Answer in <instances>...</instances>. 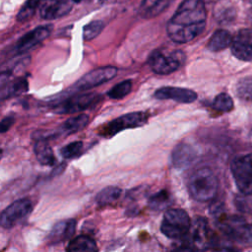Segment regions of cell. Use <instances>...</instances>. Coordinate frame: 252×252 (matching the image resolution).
Listing matches in <instances>:
<instances>
[{
	"mask_svg": "<svg viewBox=\"0 0 252 252\" xmlns=\"http://www.w3.org/2000/svg\"><path fill=\"white\" fill-rule=\"evenodd\" d=\"M250 18H251V20H252V11H251V16H250Z\"/></svg>",
	"mask_w": 252,
	"mask_h": 252,
	"instance_id": "74e56055",
	"label": "cell"
},
{
	"mask_svg": "<svg viewBox=\"0 0 252 252\" xmlns=\"http://www.w3.org/2000/svg\"><path fill=\"white\" fill-rule=\"evenodd\" d=\"M132 89V83L129 80L122 81L121 83L115 85L113 88L110 89V91L107 93L108 96L113 99H120L124 97L126 94L130 93Z\"/></svg>",
	"mask_w": 252,
	"mask_h": 252,
	"instance_id": "83f0119b",
	"label": "cell"
},
{
	"mask_svg": "<svg viewBox=\"0 0 252 252\" xmlns=\"http://www.w3.org/2000/svg\"><path fill=\"white\" fill-rule=\"evenodd\" d=\"M220 229L230 238L241 243L252 242V225L247 223L243 218L231 216L224 218L220 223Z\"/></svg>",
	"mask_w": 252,
	"mask_h": 252,
	"instance_id": "8992f818",
	"label": "cell"
},
{
	"mask_svg": "<svg viewBox=\"0 0 252 252\" xmlns=\"http://www.w3.org/2000/svg\"><path fill=\"white\" fill-rule=\"evenodd\" d=\"M232 54L244 61H252V29L240 30L230 44Z\"/></svg>",
	"mask_w": 252,
	"mask_h": 252,
	"instance_id": "7c38bea8",
	"label": "cell"
},
{
	"mask_svg": "<svg viewBox=\"0 0 252 252\" xmlns=\"http://www.w3.org/2000/svg\"><path fill=\"white\" fill-rule=\"evenodd\" d=\"M74 2H76V3H79V2H81V1H83V0H73Z\"/></svg>",
	"mask_w": 252,
	"mask_h": 252,
	"instance_id": "d590c367",
	"label": "cell"
},
{
	"mask_svg": "<svg viewBox=\"0 0 252 252\" xmlns=\"http://www.w3.org/2000/svg\"><path fill=\"white\" fill-rule=\"evenodd\" d=\"M204 2H206V3H213V2H215V1H217V0H203Z\"/></svg>",
	"mask_w": 252,
	"mask_h": 252,
	"instance_id": "e575fe53",
	"label": "cell"
},
{
	"mask_svg": "<svg viewBox=\"0 0 252 252\" xmlns=\"http://www.w3.org/2000/svg\"><path fill=\"white\" fill-rule=\"evenodd\" d=\"M248 2H250V3H252V0H247Z\"/></svg>",
	"mask_w": 252,
	"mask_h": 252,
	"instance_id": "f35d334b",
	"label": "cell"
},
{
	"mask_svg": "<svg viewBox=\"0 0 252 252\" xmlns=\"http://www.w3.org/2000/svg\"><path fill=\"white\" fill-rule=\"evenodd\" d=\"M76 222L74 220H67L57 222L51 232L48 235V240L50 243H58L66 240L70 236L73 235L75 231Z\"/></svg>",
	"mask_w": 252,
	"mask_h": 252,
	"instance_id": "2e32d148",
	"label": "cell"
},
{
	"mask_svg": "<svg viewBox=\"0 0 252 252\" xmlns=\"http://www.w3.org/2000/svg\"><path fill=\"white\" fill-rule=\"evenodd\" d=\"M28 90V82L24 78L17 79L13 82H6L2 84L1 97L2 99L19 95Z\"/></svg>",
	"mask_w": 252,
	"mask_h": 252,
	"instance_id": "7402d4cb",
	"label": "cell"
},
{
	"mask_svg": "<svg viewBox=\"0 0 252 252\" xmlns=\"http://www.w3.org/2000/svg\"><path fill=\"white\" fill-rule=\"evenodd\" d=\"M231 172L240 193L252 194V155L235 158L231 161Z\"/></svg>",
	"mask_w": 252,
	"mask_h": 252,
	"instance_id": "5b68a950",
	"label": "cell"
},
{
	"mask_svg": "<svg viewBox=\"0 0 252 252\" xmlns=\"http://www.w3.org/2000/svg\"><path fill=\"white\" fill-rule=\"evenodd\" d=\"M154 95L158 99H172L181 103H191L197 98L194 91L178 87H162L158 89Z\"/></svg>",
	"mask_w": 252,
	"mask_h": 252,
	"instance_id": "5bb4252c",
	"label": "cell"
},
{
	"mask_svg": "<svg viewBox=\"0 0 252 252\" xmlns=\"http://www.w3.org/2000/svg\"><path fill=\"white\" fill-rule=\"evenodd\" d=\"M99 98H100V95L94 93L77 94L75 96H71L70 98L56 105L54 108V111L59 114L77 113L79 111L87 109L90 106L95 104L99 100Z\"/></svg>",
	"mask_w": 252,
	"mask_h": 252,
	"instance_id": "8fae6325",
	"label": "cell"
},
{
	"mask_svg": "<svg viewBox=\"0 0 252 252\" xmlns=\"http://www.w3.org/2000/svg\"><path fill=\"white\" fill-rule=\"evenodd\" d=\"M236 207L245 212H252V194L249 195H243L239 196L235 200Z\"/></svg>",
	"mask_w": 252,
	"mask_h": 252,
	"instance_id": "4dcf8cb0",
	"label": "cell"
},
{
	"mask_svg": "<svg viewBox=\"0 0 252 252\" xmlns=\"http://www.w3.org/2000/svg\"><path fill=\"white\" fill-rule=\"evenodd\" d=\"M82 151H83V143L80 141H75V142L68 144L64 148H62L61 155L65 158H74L80 156Z\"/></svg>",
	"mask_w": 252,
	"mask_h": 252,
	"instance_id": "f546056e",
	"label": "cell"
},
{
	"mask_svg": "<svg viewBox=\"0 0 252 252\" xmlns=\"http://www.w3.org/2000/svg\"><path fill=\"white\" fill-rule=\"evenodd\" d=\"M72 10L69 0H44L39 7L40 16L46 20H54L67 15Z\"/></svg>",
	"mask_w": 252,
	"mask_h": 252,
	"instance_id": "9a60e30c",
	"label": "cell"
},
{
	"mask_svg": "<svg viewBox=\"0 0 252 252\" xmlns=\"http://www.w3.org/2000/svg\"><path fill=\"white\" fill-rule=\"evenodd\" d=\"M147 120H148V116L144 112L127 113L103 125L100 130V134L105 137H111L124 129L140 127L146 124Z\"/></svg>",
	"mask_w": 252,
	"mask_h": 252,
	"instance_id": "52a82bcc",
	"label": "cell"
},
{
	"mask_svg": "<svg viewBox=\"0 0 252 252\" xmlns=\"http://www.w3.org/2000/svg\"><path fill=\"white\" fill-rule=\"evenodd\" d=\"M66 252H97V246L93 238L81 235L70 241Z\"/></svg>",
	"mask_w": 252,
	"mask_h": 252,
	"instance_id": "d6986e66",
	"label": "cell"
},
{
	"mask_svg": "<svg viewBox=\"0 0 252 252\" xmlns=\"http://www.w3.org/2000/svg\"><path fill=\"white\" fill-rule=\"evenodd\" d=\"M100 1H106V0H100Z\"/></svg>",
	"mask_w": 252,
	"mask_h": 252,
	"instance_id": "ab89813d",
	"label": "cell"
},
{
	"mask_svg": "<svg viewBox=\"0 0 252 252\" xmlns=\"http://www.w3.org/2000/svg\"><path fill=\"white\" fill-rule=\"evenodd\" d=\"M231 34L225 30L216 31L208 41L207 47L211 51H220L231 44Z\"/></svg>",
	"mask_w": 252,
	"mask_h": 252,
	"instance_id": "ffe728a7",
	"label": "cell"
},
{
	"mask_svg": "<svg viewBox=\"0 0 252 252\" xmlns=\"http://www.w3.org/2000/svg\"><path fill=\"white\" fill-rule=\"evenodd\" d=\"M236 95L244 101H252V77H245L238 81L235 87Z\"/></svg>",
	"mask_w": 252,
	"mask_h": 252,
	"instance_id": "d4e9b609",
	"label": "cell"
},
{
	"mask_svg": "<svg viewBox=\"0 0 252 252\" xmlns=\"http://www.w3.org/2000/svg\"><path fill=\"white\" fill-rule=\"evenodd\" d=\"M167 194L165 191H161L158 194L154 195L151 198L150 204L152 207L156 208V209H160L164 206V204H166V200H167Z\"/></svg>",
	"mask_w": 252,
	"mask_h": 252,
	"instance_id": "1f68e13d",
	"label": "cell"
},
{
	"mask_svg": "<svg viewBox=\"0 0 252 252\" xmlns=\"http://www.w3.org/2000/svg\"><path fill=\"white\" fill-rule=\"evenodd\" d=\"M250 139H251V141H252V131H251V133H250Z\"/></svg>",
	"mask_w": 252,
	"mask_h": 252,
	"instance_id": "8d00e7d4",
	"label": "cell"
},
{
	"mask_svg": "<svg viewBox=\"0 0 252 252\" xmlns=\"http://www.w3.org/2000/svg\"><path fill=\"white\" fill-rule=\"evenodd\" d=\"M34 154L37 160L43 165H53L55 157L51 147L44 140H38L34 145Z\"/></svg>",
	"mask_w": 252,
	"mask_h": 252,
	"instance_id": "44dd1931",
	"label": "cell"
},
{
	"mask_svg": "<svg viewBox=\"0 0 252 252\" xmlns=\"http://www.w3.org/2000/svg\"><path fill=\"white\" fill-rule=\"evenodd\" d=\"M195 158L194 150L187 144L181 143L172 151V163L175 167L183 168L188 166Z\"/></svg>",
	"mask_w": 252,
	"mask_h": 252,
	"instance_id": "e0dca14e",
	"label": "cell"
},
{
	"mask_svg": "<svg viewBox=\"0 0 252 252\" xmlns=\"http://www.w3.org/2000/svg\"><path fill=\"white\" fill-rule=\"evenodd\" d=\"M52 26H40L24 34L15 45L16 53H24L44 40L51 32Z\"/></svg>",
	"mask_w": 252,
	"mask_h": 252,
	"instance_id": "4fadbf2b",
	"label": "cell"
},
{
	"mask_svg": "<svg viewBox=\"0 0 252 252\" xmlns=\"http://www.w3.org/2000/svg\"><path fill=\"white\" fill-rule=\"evenodd\" d=\"M32 204L29 199H20L8 206L1 214V226L11 228L31 213Z\"/></svg>",
	"mask_w": 252,
	"mask_h": 252,
	"instance_id": "9c48e42d",
	"label": "cell"
},
{
	"mask_svg": "<svg viewBox=\"0 0 252 252\" xmlns=\"http://www.w3.org/2000/svg\"><path fill=\"white\" fill-rule=\"evenodd\" d=\"M172 252H193V250L189 247L186 246H182V247H178L176 249H174Z\"/></svg>",
	"mask_w": 252,
	"mask_h": 252,
	"instance_id": "836d02e7",
	"label": "cell"
},
{
	"mask_svg": "<svg viewBox=\"0 0 252 252\" xmlns=\"http://www.w3.org/2000/svg\"><path fill=\"white\" fill-rule=\"evenodd\" d=\"M14 123V117L12 116H7L5 117L2 121H1V132L4 133L7 130H9V128L12 126V124Z\"/></svg>",
	"mask_w": 252,
	"mask_h": 252,
	"instance_id": "d6a6232c",
	"label": "cell"
},
{
	"mask_svg": "<svg viewBox=\"0 0 252 252\" xmlns=\"http://www.w3.org/2000/svg\"><path fill=\"white\" fill-rule=\"evenodd\" d=\"M185 54L181 50H155L149 56L151 69L159 75H168L176 71L184 62Z\"/></svg>",
	"mask_w": 252,
	"mask_h": 252,
	"instance_id": "277c9868",
	"label": "cell"
},
{
	"mask_svg": "<svg viewBox=\"0 0 252 252\" xmlns=\"http://www.w3.org/2000/svg\"><path fill=\"white\" fill-rule=\"evenodd\" d=\"M212 106L219 112H228L233 108V101L227 94L221 93L215 97Z\"/></svg>",
	"mask_w": 252,
	"mask_h": 252,
	"instance_id": "484cf974",
	"label": "cell"
},
{
	"mask_svg": "<svg viewBox=\"0 0 252 252\" xmlns=\"http://www.w3.org/2000/svg\"><path fill=\"white\" fill-rule=\"evenodd\" d=\"M121 194V189L118 187H106L102 189L95 198V201L98 205L100 206H105L114 203L118 198L120 197Z\"/></svg>",
	"mask_w": 252,
	"mask_h": 252,
	"instance_id": "cb8c5ba5",
	"label": "cell"
},
{
	"mask_svg": "<svg viewBox=\"0 0 252 252\" xmlns=\"http://www.w3.org/2000/svg\"><path fill=\"white\" fill-rule=\"evenodd\" d=\"M89 123V116L87 114H79L67 119L62 125V131L65 134H73L84 129Z\"/></svg>",
	"mask_w": 252,
	"mask_h": 252,
	"instance_id": "603a6c76",
	"label": "cell"
},
{
	"mask_svg": "<svg viewBox=\"0 0 252 252\" xmlns=\"http://www.w3.org/2000/svg\"><path fill=\"white\" fill-rule=\"evenodd\" d=\"M103 29V23L99 20L92 21L88 25L84 27L83 30V37L85 40H91L96 37Z\"/></svg>",
	"mask_w": 252,
	"mask_h": 252,
	"instance_id": "f1b7e54d",
	"label": "cell"
},
{
	"mask_svg": "<svg viewBox=\"0 0 252 252\" xmlns=\"http://www.w3.org/2000/svg\"><path fill=\"white\" fill-rule=\"evenodd\" d=\"M207 12L203 0H183L167 23L169 38L177 43L192 41L206 28Z\"/></svg>",
	"mask_w": 252,
	"mask_h": 252,
	"instance_id": "6da1fadb",
	"label": "cell"
},
{
	"mask_svg": "<svg viewBox=\"0 0 252 252\" xmlns=\"http://www.w3.org/2000/svg\"><path fill=\"white\" fill-rule=\"evenodd\" d=\"M117 69L113 66L99 67L84 75L74 86L75 91H86L97 87L116 76Z\"/></svg>",
	"mask_w": 252,
	"mask_h": 252,
	"instance_id": "30bf717a",
	"label": "cell"
},
{
	"mask_svg": "<svg viewBox=\"0 0 252 252\" xmlns=\"http://www.w3.org/2000/svg\"><path fill=\"white\" fill-rule=\"evenodd\" d=\"M43 1L44 0H27L17 15L18 21L23 22L29 20L34 14V11L37 8L38 4Z\"/></svg>",
	"mask_w": 252,
	"mask_h": 252,
	"instance_id": "4316f807",
	"label": "cell"
},
{
	"mask_svg": "<svg viewBox=\"0 0 252 252\" xmlns=\"http://www.w3.org/2000/svg\"><path fill=\"white\" fill-rule=\"evenodd\" d=\"M187 186L194 200L208 202L215 198L219 183L217 176L209 167H201L191 174Z\"/></svg>",
	"mask_w": 252,
	"mask_h": 252,
	"instance_id": "7a4b0ae2",
	"label": "cell"
},
{
	"mask_svg": "<svg viewBox=\"0 0 252 252\" xmlns=\"http://www.w3.org/2000/svg\"><path fill=\"white\" fill-rule=\"evenodd\" d=\"M189 232L191 242L196 250L205 251L213 246L215 235L206 219L202 217L196 218L191 224Z\"/></svg>",
	"mask_w": 252,
	"mask_h": 252,
	"instance_id": "ba28073f",
	"label": "cell"
},
{
	"mask_svg": "<svg viewBox=\"0 0 252 252\" xmlns=\"http://www.w3.org/2000/svg\"><path fill=\"white\" fill-rule=\"evenodd\" d=\"M191 221L187 213L181 209H169L162 218L160 230L169 238L185 236L191 228Z\"/></svg>",
	"mask_w": 252,
	"mask_h": 252,
	"instance_id": "3957f363",
	"label": "cell"
},
{
	"mask_svg": "<svg viewBox=\"0 0 252 252\" xmlns=\"http://www.w3.org/2000/svg\"><path fill=\"white\" fill-rule=\"evenodd\" d=\"M172 0H142L139 14L144 18H154L160 14Z\"/></svg>",
	"mask_w": 252,
	"mask_h": 252,
	"instance_id": "ac0fdd59",
	"label": "cell"
}]
</instances>
